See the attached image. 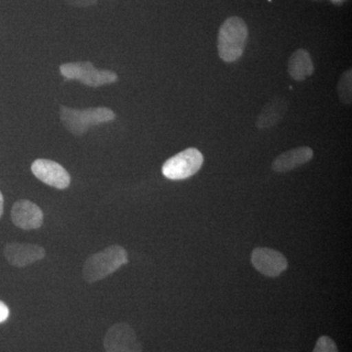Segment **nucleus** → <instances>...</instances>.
I'll return each mask as SVG.
<instances>
[{"label":"nucleus","mask_w":352,"mask_h":352,"mask_svg":"<svg viewBox=\"0 0 352 352\" xmlns=\"http://www.w3.org/2000/svg\"><path fill=\"white\" fill-rule=\"evenodd\" d=\"M6 261L16 267H25L41 261L45 256V250L36 244L9 243L3 250Z\"/></svg>","instance_id":"nucleus-9"},{"label":"nucleus","mask_w":352,"mask_h":352,"mask_svg":"<svg viewBox=\"0 0 352 352\" xmlns=\"http://www.w3.org/2000/svg\"><path fill=\"white\" fill-rule=\"evenodd\" d=\"M64 1L74 7H90L95 6L98 0H64Z\"/></svg>","instance_id":"nucleus-16"},{"label":"nucleus","mask_w":352,"mask_h":352,"mask_svg":"<svg viewBox=\"0 0 352 352\" xmlns=\"http://www.w3.org/2000/svg\"><path fill=\"white\" fill-rule=\"evenodd\" d=\"M251 261L254 267L264 276H280L288 268V261L284 254L270 248L254 249Z\"/></svg>","instance_id":"nucleus-7"},{"label":"nucleus","mask_w":352,"mask_h":352,"mask_svg":"<svg viewBox=\"0 0 352 352\" xmlns=\"http://www.w3.org/2000/svg\"><path fill=\"white\" fill-rule=\"evenodd\" d=\"M115 117V113L106 107L89 108L85 110H78L64 106L60 108V119L62 124L71 133L78 136L87 133L90 127L112 122Z\"/></svg>","instance_id":"nucleus-3"},{"label":"nucleus","mask_w":352,"mask_h":352,"mask_svg":"<svg viewBox=\"0 0 352 352\" xmlns=\"http://www.w3.org/2000/svg\"><path fill=\"white\" fill-rule=\"evenodd\" d=\"M9 317V308L6 303L0 302V323L6 321Z\"/></svg>","instance_id":"nucleus-17"},{"label":"nucleus","mask_w":352,"mask_h":352,"mask_svg":"<svg viewBox=\"0 0 352 352\" xmlns=\"http://www.w3.org/2000/svg\"><path fill=\"white\" fill-rule=\"evenodd\" d=\"M204 163L203 154L196 148H188L170 157L162 168V173L170 180H183L196 175Z\"/></svg>","instance_id":"nucleus-5"},{"label":"nucleus","mask_w":352,"mask_h":352,"mask_svg":"<svg viewBox=\"0 0 352 352\" xmlns=\"http://www.w3.org/2000/svg\"><path fill=\"white\" fill-rule=\"evenodd\" d=\"M14 226L23 230H34L43 226V212L36 204L29 200H20L14 204L11 210Z\"/></svg>","instance_id":"nucleus-10"},{"label":"nucleus","mask_w":352,"mask_h":352,"mask_svg":"<svg viewBox=\"0 0 352 352\" xmlns=\"http://www.w3.org/2000/svg\"><path fill=\"white\" fill-rule=\"evenodd\" d=\"M34 175L41 182L57 189H67L71 184V176L61 164L51 160H36L32 164Z\"/></svg>","instance_id":"nucleus-8"},{"label":"nucleus","mask_w":352,"mask_h":352,"mask_svg":"<svg viewBox=\"0 0 352 352\" xmlns=\"http://www.w3.org/2000/svg\"><path fill=\"white\" fill-rule=\"evenodd\" d=\"M103 344L106 352H143L135 332L126 323H117L109 329Z\"/></svg>","instance_id":"nucleus-6"},{"label":"nucleus","mask_w":352,"mask_h":352,"mask_svg":"<svg viewBox=\"0 0 352 352\" xmlns=\"http://www.w3.org/2000/svg\"><path fill=\"white\" fill-rule=\"evenodd\" d=\"M338 95L340 101L346 105H351L352 102V71L347 69L340 76L338 82Z\"/></svg>","instance_id":"nucleus-14"},{"label":"nucleus","mask_w":352,"mask_h":352,"mask_svg":"<svg viewBox=\"0 0 352 352\" xmlns=\"http://www.w3.org/2000/svg\"><path fill=\"white\" fill-rule=\"evenodd\" d=\"M288 111V103L284 99H273L266 103L259 113L256 120L258 129H265L276 126L280 120H283Z\"/></svg>","instance_id":"nucleus-12"},{"label":"nucleus","mask_w":352,"mask_h":352,"mask_svg":"<svg viewBox=\"0 0 352 352\" xmlns=\"http://www.w3.org/2000/svg\"><path fill=\"white\" fill-rule=\"evenodd\" d=\"M314 352H339L335 340L331 339L328 336H322L317 340Z\"/></svg>","instance_id":"nucleus-15"},{"label":"nucleus","mask_w":352,"mask_h":352,"mask_svg":"<svg viewBox=\"0 0 352 352\" xmlns=\"http://www.w3.org/2000/svg\"><path fill=\"white\" fill-rule=\"evenodd\" d=\"M249 30L242 18L233 16L220 25L217 36L219 57L227 63L237 61L244 53Z\"/></svg>","instance_id":"nucleus-1"},{"label":"nucleus","mask_w":352,"mask_h":352,"mask_svg":"<svg viewBox=\"0 0 352 352\" xmlns=\"http://www.w3.org/2000/svg\"><path fill=\"white\" fill-rule=\"evenodd\" d=\"M129 263V256L124 248L115 245L92 254L83 265V279L87 283L101 281L119 270Z\"/></svg>","instance_id":"nucleus-2"},{"label":"nucleus","mask_w":352,"mask_h":352,"mask_svg":"<svg viewBox=\"0 0 352 352\" xmlns=\"http://www.w3.org/2000/svg\"><path fill=\"white\" fill-rule=\"evenodd\" d=\"M60 73L67 80H78L90 87H99L117 82V74L109 69L94 68L90 62H75L60 66Z\"/></svg>","instance_id":"nucleus-4"},{"label":"nucleus","mask_w":352,"mask_h":352,"mask_svg":"<svg viewBox=\"0 0 352 352\" xmlns=\"http://www.w3.org/2000/svg\"><path fill=\"white\" fill-rule=\"evenodd\" d=\"M314 155V150L307 146L295 148L279 155L273 161L271 168L275 173H289L311 161Z\"/></svg>","instance_id":"nucleus-11"},{"label":"nucleus","mask_w":352,"mask_h":352,"mask_svg":"<svg viewBox=\"0 0 352 352\" xmlns=\"http://www.w3.org/2000/svg\"><path fill=\"white\" fill-rule=\"evenodd\" d=\"M3 195H2L1 192H0V217L3 214Z\"/></svg>","instance_id":"nucleus-18"},{"label":"nucleus","mask_w":352,"mask_h":352,"mask_svg":"<svg viewBox=\"0 0 352 352\" xmlns=\"http://www.w3.org/2000/svg\"><path fill=\"white\" fill-rule=\"evenodd\" d=\"M288 73L296 82H302L312 76L314 65L308 51L300 48L292 54L288 62Z\"/></svg>","instance_id":"nucleus-13"}]
</instances>
